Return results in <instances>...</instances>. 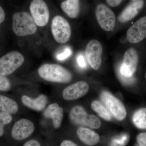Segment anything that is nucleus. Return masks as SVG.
Returning a JSON list of instances; mask_svg holds the SVG:
<instances>
[{
  "label": "nucleus",
  "mask_w": 146,
  "mask_h": 146,
  "mask_svg": "<svg viewBox=\"0 0 146 146\" xmlns=\"http://www.w3.org/2000/svg\"><path fill=\"white\" fill-rule=\"evenodd\" d=\"M38 72L42 78L51 82L68 83L72 79L70 71L58 64H44L39 68Z\"/></svg>",
  "instance_id": "nucleus-1"
},
{
  "label": "nucleus",
  "mask_w": 146,
  "mask_h": 146,
  "mask_svg": "<svg viewBox=\"0 0 146 146\" xmlns=\"http://www.w3.org/2000/svg\"><path fill=\"white\" fill-rule=\"evenodd\" d=\"M12 19V29L17 36L31 35L36 32V24L32 16L28 12H17L14 13Z\"/></svg>",
  "instance_id": "nucleus-2"
},
{
  "label": "nucleus",
  "mask_w": 146,
  "mask_h": 146,
  "mask_svg": "<svg viewBox=\"0 0 146 146\" xmlns=\"http://www.w3.org/2000/svg\"><path fill=\"white\" fill-rule=\"evenodd\" d=\"M25 58L21 53L12 51L0 58V74L7 76L15 72L23 64Z\"/></svg>",
  "instance_id": "nucleus-3"
},
{
  "label": "nucleus",
  "mask_w": 146,
  "mask_h": 146,
  "mask_svg": "<svg viewBox=\"0 0 146 146\" xmlns=\"http://www.w3.org/2000/svg\"><path fill=\"white\" fill-rule=\"evenodd\" d=\"M51 31L55 40L59 44L69 41L71 35V29L67 20L60 16L53 18L51 24Z\"/></svg>",
  "instance_id": "nucleus-4"
},
{
  "label": "nucleus",
  "mask_w": 146,
  "mask_h": 146,
  "mask_svg": "<svg viewBox=\"0 0 146 146\" xmlns=\"http://www.w3.org/2000/svg\"><path fill=\"white\" fill-rule=\"evenodd\" d=\"M101 98L102 101L115 119L122 121L125 118L126 110L121 101L108 91L103 92Z\"/></svg>",
  "instance_id": "nucleus-5"
},
{
  "label": "nucleus",
  "mask_w": 146,
  "mask_h": 146,
  "mask_svg": "<svg viewBox=\"0 0 146 146\" xmlns=\"http://www.w3.org/2000/svg\"><path fill=\"white\" fill-rule=\"evenodd\" d=\"M30 9L36 25L42 27L48 24L49 10L44 0H33L30 5Z\"/></svg>",
  "instance_id": "nucleus-6"
},
{
  "label": "nucleus",
  "mask_w": 146,
  "mask_h": 146,
  "mask_svg": "<svg viewBox=\"0 0 146 146\" xmlns=\"http://www.w3.org/2000/svg\"><path fill=\"white\" fill-rule=\"evenodd\" d=\"M97 21L100 26L106 31H112L115 27L116 18L112 10L103 4L97 6L96 10Z\"/></svg>",
  "instance_id": "nucleus-7"
},
{
  "label": "nucleus",
  "mask_w": 146,
  "mask_h": 146,
  "mask_svg": "<svg viewBox=\"0 0 146 146\" xmlns=\"http://www.w3.org/2000/svg\"><path fill=\"white\" fill-rule=\"evenodd\" d=\"M102 47L98 40H91L86 46L85 54L88 62L93 69L98 70L102 64Z\"/></svg>",
  "instance_id": "nucleus-8"
},
{
  "label": "nucleus",
  "mask_w": 146,
  "mask_h": 146,
  "mask_svg": "<svg viewBox=\"0 0 146 146\" xmlns=\"http://www.w3.org/2000/svg\"><path fill=\"white\" fill-rule=\"evenodd\" d=\"M138 53L133 48L129 49L124 55L122 64L120 68V74L125 77L133 76L138 65Z\"/></svg>",
  "instance_id": "nucleus-9"
},
{
  "label": "nucleus",
  "mask_w": 146,
  "mask_h": 146,
  "mask_svg": "<svg viewBox=\"0 0 146 146\" xmlns=\"http://www.w3.org/2000/svg\"><path fill=\"white\" fill-rule=\"evenodd\" d=\"M35 126L31 121L22 119L15 123L11 130V136L16 141H22L27 138L33 133Z\"/></svg>",
  "instance_id": "nucleus-10"
},
{
  "label": "nucleus",
  "mask_w": 146,
  "mask_h": 146,
  "mask_svg": "<svg viewBox=\"0 0 146 146\" xmlns=\"http://www.w3.org/2000/svg\"><path fill=\"white\" fill-rule=\"evenodd\" d=\"M146 37V16L142 17L129 28L127 33L129 42L136 44L141 42Z\"/></svg>",
  "instance_id": "nucleus-11"
},
{
  "label": "nucleus",
  "mask_w": 146,
  "mask_h": 146,
  "mask_svg": "<svg viewBox=\"0 0 146 146\" xmlns=\"http://www.w3.org/2000/svg\"><path fill=\"white\" fill-rule=\"evenodd\" d=\"M89 90L88 84L84 81H80L66 87L63 90V96L65 100L78 99L83 97Z\"/></svg>",
  "instance_id": "nucleus-12"
},
{
  "label": "nucleus",
  "mask_w": 146,
  "mask_h": 146,
  "mask_svg": "<svg viewBox=\"0 0 146 146\" xmlns=\"http://www.w3.org/2000/svg\"><path fill=\"white\" fill-rule=\"evenodd\" d=\"M144 5L143 0L134 1L129 4L118 17L121 23H125L132 20L138 14Z\"/></svg>",
  "instance_id": "nucleus-13"
},
{
  "label": "nucleus",
  "mask_w": 146,
  "mask_h": 146,
  "mask_svg": "<svg viewBox=\"0 0 146 146\" xmlns=\"http://www.w3.org/2000/svg\"><path fill=\"white\" fill-rule=\"evenodd\" d=\"M63 110L57 103L50 105L44 113L45 117L52 119L55 128L60 127L63 116Z\"/></svg>",
  "instance_id": "nucleus-14"
},
{
  "label": "nucleus",
  "mask_w": 146,
  "mask_h": 146,
  "mask_svg": "<svg viewBox=\"0 0 146 146\" xmlns=\"http://www.w3.org/2000/svg\"><path fill=\"white\" fill-rule=\"evenodd\" d=\"M21 100L25 106L37 111H41L44 109L48 102V99L44 95H40L35 99L23 96Z\"/></svg>",
  "instance_id": "nucleus-15"
},
{
  "label": "nucleus",
  "mask_w": 146,
  "mask_h": 146,
  "mask_svg": "<svg viewBox=\"0 0 146 146\" xmlns=\"http://www.w3.org/2000/svg\"><path fill=\"white\" fill-rule=\"evenodd\" d=\"M76 132L80 141L87 145H95L100 142V138L98 134L89 129L79 127Z\"/></svg>",
  "instance_id": "nucleus-16"
},
{
  "label": "nucleus",
  "mask_w": 146,
  "mask_h": 146,
  "mask_svg": "<svg viewBox=\"0 0 146 146\" xmlns=\"http://www.w3.org/2000/svg\"><path fill=\"white\" fill-rule=\"evenodd\" d=\"M70 119L75 124L86 126L90 115L80 106H76L72 108L70 112Z\"/></svg>",
  "instance_id": "nucleus-17"
},
{
  "label": "nucleus",
  "mask_w": 146,
  "mask_h": 146,
  "mask_svg": "<svg viewBox=\"0 0 146 146\" xmlns=\"http://www.w3.org/2000/svg\"><path fill=\"white\" fill-rule=\"evenodd\" d=\"M61 8L70 18H75L80 11L79 0H66L61 4Z\"/></svg>",
  "instance_id": "nucleus-18"
},
{
  "label": "nucleus",
  "mask_w": 146,
  "mask_h": 146,
  "mask_svg": "<svg viewBox=\"0 0 146 146\" xmlns=\"http://www.w3.org/2000/svg\"><path fill=\"white\" fill-rule=\"evenodd\" d=\"M17 103L7 97L0 95V110L10 114H16L18 112Z\"/></svg>",
  "instance_id": "nucleus-19"
},
{
  "label": "nucleus",
  "mask_w": 146,
  "mask_h": 146,
  "mask_svg": "<svg viewBox=\"0 0 146 146\" xmlns=\"http://www.w3.org/2000/svg\"><path fill=\"white\" fill-rule=\"evenodd\" d=\"M132 121L136 127L141 129H146V108L136 111L133 115Z\"/></svg>",
  "instance_id": "nucleus-20"
},
{
  "label": "nucleus",
  "mask_w": 146,
  "mask_h": 146,
  "mask_svg": "<svg viewBox=\"0 0 146 146\" xmlns=\"http://www.w3.org/2000/svg\"><path fill=\"white\" fill-rule=\"evenodd\" d=\"M91 107L92 110L103 119L108 121L111 119L110 112L98 101L93 102L91 104Z\"/></svg>",
  "instance_id": "nucleus-21"
},
{
  "label": "nucleus",
  "mask_w": 146,
  "mask_h": 146,
  "mask_svg": "<svg viewBox=\"0 0 146 146\" xmlns=\"http://www.w3.org/2000/svg\"><path fill=\"white\" fill-rule=\"evenodd\" d=\"M12 120V116L7 112H0V136H2L4 132V126L9 123Z\"/></svg>",
  "instance_id": "nucleus-22"
},
{
  "label": "nucleus",
  "mask_w": 146,
  "mask_h": 146,
  "mask_svg": "<svg viewBox=\"0 0 146 146\" xmlns=\"http://www.w3.org/2000/svg\"><path fill=\"white\" fill-rule=\"evenodd\" d=\"M11 87V84L5 76L0 74V91H8Z\"/></svg>",
  "instance_id": "nucleus-23"
},
{
  "label": "nucleus",
  "mask_w": 146,
  "mask_h": 146,
  "mask_svg": "<svg viewBox=\"0 0 146 146\" xmlns=\"http://www.w3.org/2000/svg\"><path fill=\"white\" fill-rule=\"evenodd\" d=\"M72 54V50L70 47H67L65 48L62 52L58 54L56 57L58 60L63 61L70 57Z\"/></svg>",
  "instance_id": "nucleus-24"
},
{
  "label": "nucleus",
  "mask_w": 146,
  "mask_h": 146,
  "mask_svg": "<svg viewBox=\"0 0 146 146\" xmlns=\"http://www.w3.org/2000/svg\"><path fill=\"white\" fill-rule=\"evenodd\" d=\"M129 139V136L127 134H123L117 138L113 139L112 142V145L123 146L127 143Z\"/></svg>",
  "instance_id": "nucleus-25"
},
{
  "label": "nucleus",
  "mask_w": 146,
  "mask_h": 146,
  "mask_svg": "<svg viewBox=\"0 0 146 146\" xmlns=\"http://www.w3.org/2000/svg\"><path fill=\"white\" fill-rule=\"evenodd\" d=\"M77 62L78 65L80 68L82 69H85L86 68V60L84 56L82 53H80L78 54L76 58Z\"/></svg>",
  "instance_id": "nucleus-26"
},
{
  "label": "nucleus",
  "mask_w": 146,
  "mask_h": 146,
  "mask_svg": "<svg viewBox=\"0 0 146 146\" xmlns=\"http://www.w3.org/2000/svg\"><path fill=\"white\" fill-rule=\"evenodd\" d=\"M138 145L141 146H146V133H140L137 137Z\"/></svg>",
  "instance_id": "nucleus-27"
},
{
  "label": "nucleus",
  "mask_w": 146,
  "mask_h": 146,
  "mask_svg": "<svg viewBox=\"0 0 146 146\" xmlns=\"http://www.w3.org/2000/svg\"><path fill=\"white\" fill-rule=\"evenodd\" d=\"M119 77L123 83L126 84H131L133 83L135 81V79L133 78L132 76L129 78L125 77L119 74Z\"/></svg>",
  "instance_id": "nucleus-28"
},
{
  "label": "nucleus",
  "mask_w": 146,
  "mask_h": 146,
  "mask_svg": "<svg viewBox=\"0 0 146 146\" xmlns=\"http://www.w3.org/2000/svg\"><path fill=\"white\" fill-rule=\"evenodd\" d=\"M106 1L108 5L112 7H115L119 5L123 0H106Z\"/></svg>",
  "instance_id": "nucleus-29"
},
{
  "label": "nucleus",
  "mask_w": 146,
  "mask_h": 146,
  "mask_svg": "<svg viewBox=\"0 0 146 146\" xmlns=\"http://www.w3.org/2000/svg\"><path fill=\"white\" fill-rule=\"evenodd\" d=\"M40 144L38 141L34 140H30L24 144V146H40Z\"/></svg>",
  "instance_id": "nucleus-30"
},
{
  "label": "nucleus",
  "mask_w": 146,
  "mask_h": 146,
  "mask_svg": "<svg viewBox=\"0 0 146 146\" xmlns=\"http://www.w3.org/2000/svg\"><path fill=\"white\" fill-rule=\"evenodd\" d=\"M61 146H77L76 144L73 143L72 141L66 140L63 141L60 144Z\"/></svg>",
  "instance_id": "nucleus-31"
},
{
  "label": "nucleus",
  "mask_w": 146,
  "mask_h": 146,
  "mask_svg": "<svg viewBox=\"0 0 146 146\" xmlns=\"http://www.w3.org/2000/svg\"><path fill=\"white\" fill-rule=\"evenodd\" d=\"M5 14L4 11L2 7L0 6V24L2 23L5 18Z\"/></svg>",
  "instance_id": "nucleus-32"
},
{
  "label": "nucleus",
  "mask_w": 146,
  "mask_h": 146,
  "mask_svg": "<svg viewBox=\"0 0 146 146\" xmlns=\"http://www.w3.org/2000/svg\"><path fill=\"white\" fill-rule=\"evenodd\" d=\"M132 1H137V0H132Z\"/></svg>",
  "instance_id": "nucleus-33"
},
{
  "label": "nucleus",
  "mask_w": 146,
  "mask_h": 146,
  "mask_svg": "<svg viewBox=\"0 0 146 146\" xmlns=\"http://www.w3.org/2000/svg\"><path fill=\"white\" fill-rule=\"evenodd\" d=\"M145 76V78H146V73Z\"/></svg>",
  "instance_id": "nucleus-34"
}]
</instances>
